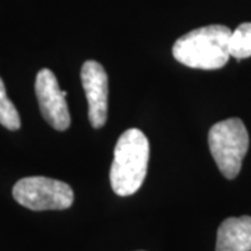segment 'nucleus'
Segmentation results:
<instances>
[{
    "mask_svg": "<svg viewBox=\"0 0 251 251\" xmlns=\"http://www.w3.org/2000/svg\"><path fill=\"white\" fill-rule=\"evenodd\" d=\"M36 99L41 113L49 125L57 131L70 127L72 117L66 100V92L60 90L57 78L49 69H42L35 78Z\"/></svg>",
    "mask_w": 251,
    "mask_h": 251,
    "instance_id": "39448f33",
    "label": "nucleus"
},
{
    "mask_svg": "<svg viewBox=\"0 0 251 251\" xmlns=\"http://www.w3.org/2000/svg\"><path fill=\"white\" fill-rule=\"evenodd\" d=\"M249 144L247 128L237 117L216 123L208 133L211 155L226 179H234L240 173L243 159L249 151Z\"/></svg>",
    "mask_w": 251,
    "mask_h": 251,
    "instance_id": "7ed1b4c3",
    "label": "nucleus"
},
{
    "mask_svg": "<svg viewBox=\"0 0 251 251\" xmlns=\"http://www.w3.org/2000/svg\"><path fill=\"white\" fill-rule=\"evenodd\" d=\"M232 29L226 25H206L190 31L175 42L172 53L191 69L218 70L229 62V39Z\"/></svg>",
    "mask_w": 251,
    "mask_h": 251,
    "instance_id": "f257e3e1",
    "label": "nucleus"
},
{
    "mask_svg": "<svg viewBox=\"0 0 251 251\" xmlns=\"http://www.w3.org/2000/svg\"><path fill=\"white\" fill-rule=\"evenodd\" d=\"M215 251H251V216L225 219L218 229Z\"/></svg>",
    "mask_w": 251,
    "mask_h": 251,
    "instance_id": "0eeeda50",
    "label": "nucleus"
},
{
    "mask_svg": "<svg viewBox=\"0 0 251 251\" xmlns=\"http://www.w3.org/2000/svg\"><path fill=\"white\" fill-rule=\"evenodd\" d=\"M81 81L88 100L91 126L94 128H100L108 120V74L100 63L87 60L81 67Z\"/></svg>",
    "mask_w": 251,
    "mask_h": 251,
    "instance_id": "423d86ee",
    "label": "nucleus"
},
{
    "mask_svg": "<svg viewBox=\"0 0 251 251\" xmlns=\"http://www.w3.org/2000/svg\"><path fill=\"white\" fill-rule=\"evenodd\" d=\"M150 143L138 128H128L119 137L110 166V186L120 197H128L143 186L148 171Z\"/></svg>",
    "mask_w": 251,
    "mask_h": 251,
    "instance_id": "f03ea898",
    "label": "nucleus"
},
{
    "mask_svg": "<svg viewBox=\"0 0 251 251\" xmlns=\"http://www.w3.org/2000/svg\"><path fill=\"white\" fill-rule=\"evenodd\" d=\"M13 197L20 205L32 211H62L73 205V188L60 180L31 176L18 180Z\"/></svg>",
    "mask_w": 251,
    "mask_h": 251,
    "instance_id": "20e7f679",
    "label": "nucleus"
},
{
    "mask_svg": "<svg viewBox=\"0 0 251 251\" xmlns=\"http://www.w3.org/2000/svg\"><path fill=\"white\" fill-rule=\"evenodd\" d=\"M0 125L11 131H16L21 126L20 113L13 105V102L7 98L6 87L1 78H0Z\"/></svg>",
    "mask_w": 251,
    "mask_h": 251,
    "instance_id": "1a4fd4ad",
    "label": "nucleus"
},
{
    "mask_svg": "<svg viewBox=\"0 0 251 251\" xmlns=\"http://www.w3.org/2000/svg\"><path fill=\"white\" fill-rule=\"evenodd\" d=\"M229 53L242 60L251 56V23L240 24L229 39Z\"/></svg>",
    "mask_w": 251,
    "mask_h": 251,
    "instance_id": "6e6552de",
    "label": "nucleus"
}]
</instances>
